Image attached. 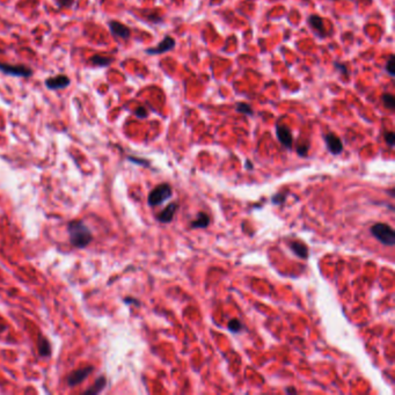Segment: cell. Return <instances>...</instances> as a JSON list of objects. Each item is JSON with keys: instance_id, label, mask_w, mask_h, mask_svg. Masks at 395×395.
I'll list each match as a JSON object with an SVG mask.
<instances>
[{"instance_id": "18", "label": "cell", "mask_w": 395, "mask_h": 395, "mask_svg": "<svg viewBox=\"0 0 395 395\" xmlns=\"http://www.w3.org/2000/svg\"><path fill=\"white\" fill-rule=\"evenodd\" d=\"M382 101H383L384 106H385L387 109L394 110V108H395V97H394L393 94L384 93L383 96H382Z\"/></svg>"}, {"instance_id": "22", "label": "cell", "mask_w": 395, "mask_h": 395, "mask_svg": "<svg viewBox=\"0 0 395 395\" xmlns=\"http://www.w3.org/2000/svg\"><path fill=\"white\" fill-rule=\"evenodd\" d=\"M309 150H310L309 144H300L298 145V148H297V153H298L300 157H306L307 153H309Z\"/></svg>"}, {"instance_id": "11", "label": "cell", "mask_w": 395, "mask_h": 395, "mask_svg": "<svg viewBox=\"0 0 395 395\" xmlns=\"http://www.w3.org/2000/svg\"><path fill=\"white\" fill-rule=\"evenodd\" d=\"M109 29L115 37L123 38V40H128L131 35L130 28L127 27L123 23L118 22V21H110Z\"/></svg>"}, {"instance_id": "29", "label": "cell", "mask_w": 395, "mask_h": 395, "mask_svg": "<svg viewBox=\"0 0 395 395\" xmlns=\"http://www.w3.org/2000/svg\"><path fill=\"white\" fill-rule=\"evenodd\" d=\"M250 163H251L250 161H247V162H246V167H248V169H251V168H253V166H251Z\"/></svg>"}, {"instance_id": "12", "label": "cell", "mask_w": 395, "mask_h": 395, "mask_svg": "<svg viewBox=\"0 0 395 395\" xmlns=\"http://www.w3.org/2000/svg\"><path fill=\"white\" fill-rule=\"evenodd\" d=\"M177 206H179V204H177V203H172V204H169L168 206H167V208L163 210V211L160 212L157 218H158V220H159L160 223H165V224L170 223L173 220L174 215H175V212H176V210H177Z\"/></svg>"}, {"instance_id": "8", "label": "cell", "mask_w": 395, "mask_h": 395, "mask_svg": "<svg viewBox=\"0 0 395 395\" xmlns=\"http://www.w3.org/2000/svg\"><path fill=\"white\" fill-rule=\"evenodd\" d=\"M175 44H176V42L173 37L166 36L158 45H157V47L148 49V50H146V54H149V55L165 54V52H167V51L173 50V49L175 48Z\"/></svg>"}, {"instance_id": "21", "label": "cell", "mask_w": 395, "mask_h": 395, "mask_svg": "<svg viewBox=\"0 0 395 395\" xmlns=\"http://www.w3.org/2000/svg\"><path fill=\"white\" fill-rule=\"evenodd\" d=\"M394 68H395V65H394V55H391L390 58H389V61H387V63H386V71L391 77L395 76Z\"/></svg>"}, {"instance_id": "19", "label": "cell", "mask_w": 395, "mask_h": 395, "mask_svg": "<svg viewBox=\"0 0 395 395\" xmlns=\"http://www.w3.org/2000/svg\"><path fill=\"white\" fill-rule=\"evenodd\" d=\"M236 110L237 111V113L243 114V115H248V116H253V115H254V110H253V108H251L250 104L244 103V102H239V103H237Z\"/></svg>"}, {"instance_id": "6", "label": "cell", "mask_w": 395, "mask_h": 395, "mask_svg": "<svg viewBox=\"0 0 395 395\" xmlns=\"http://www.w3.org/2000/svg\"><path fill=\"white\" fill-rule=\"evenodd\" d=\"M324 142H326L327 149L331 155L338 156L341 155L342 151H343V143H342L341 138L337 137L336 135L333 134V132H329V134L324 135Z\"/></svg>"}, {"instance_id": "20", "label": "cell", "mask_w": 395, "mask_h": 395, "mask_svg": "<svg viewBox=\"0 0 395 395\" xmlns=\"http://www.w3.org/2000/svg\"><path fill=\"white\" fill-rule=\"evenodd\" d=\"M229 329L230 331H232V333H240V331L243 329V324L240 322V320L232 319L229 322Z\"/></svg>"}, {"instance_id": "25", "label": "cell", "mask_w": 395, "mask_h": 395, "mask_svg": "<svg viewBox=\"0 0 395 395\" xmlns=\"http://www.w3.org/2000/svg\"><path fill=\"white\" fill-rule=\"evenodd\" d=\"M285 201V195L284 194H277L275 195L274 197H272V202L275 203V204H281Z\"/></svg>"}, {"instance_id": "7", "label": "cell", "mask_w": 395, "mask_h": 395, "mask_svg": "<svg viewBox=\"0 0 395 395\" xmlns=\"http://www.w3.org/2000/svg\"><path fill=\"white\" fill-rule=\"evenodd\" d=\"M276 135H277L278 141L281 142V144L284 148L291 150L293 144V137L292 132L290 129L284 124H277L276 125Z\"/></svg>"}, {"instance_id": "3", "label": "cell", "mask_w": 395, "mask_h": 395, "mask_svg": "<svg viewBox=\"0 0 395 395\" xmlns=\"http://www.w3.org/2000/svg\"><path fill=\"white\" fill-rule=\"evenodd\" d=\"M173 191L168 183L159 184L149 195V204L151 206H157L162 204L163 202L172 197Z\"/></svg>"}, {"instance_id": "9", "label": "cell", "mask_w": 395, "mask_h": 395, "mask_svg": "<svg viewBox=\"0 0 395 395\" xmlns=\"http://www.w3.org/2000/svg\"><path fill=\"white\" fill-rule=\"evenodd\" d=\"M70 82H71V80H70L68 76L59 75L56 77H51V78H48L45 80V86H47L49 89L52 90L64 89L70 85Z\"/></svg>"}, {"instance_id": "16", "label": "cell", "mask_w": 395, "mask_h": 395, "mask_svg": "<svg viewBox=\"0 0 395 395\" xmlns=\"http://www.w3.org/2000/svg\"><path fill=\"white\" fill-rule=\"evenodd\" d=\"M210 224V217L206 215L205 212H199L196 219L191 223V227L193 229H205Z\"/></svg>"}, {"instance_id": "10", "label": "cell", "mask_w": 395, "mask_h": 395, "mask_svg": "<svg viewBox=\"0 0 395 395\" xmlns=\"http://www.w3.org/2000/svg\"><path fill=\"white\" fill-rule=\"evenodd\" d=\"M307 22H309L310 27L316 31V34L317 36L321 38H324L328 35L326 31V28H324V22L323 19L316 14H313V15H310L309 19H307Z\"/></svg>"}, {"instance_id": "23", "label": "cell", "mask_w": 395, "mask_h": 395, "mask_svg": "<svg viewBox=\"0 0 395 395\" xmlns=\"http://www.w3.org/2000/svg\"><path fill=\"white\" fill-rule=\"evenodd\" d=\"M385 142L387 143V145H389L390 148H393L394 142H395L394 132H392V131L386 132V134H385Z\"/></svg>"}, {"instance_id": "15", "label": "cell", "mask_w": 395, "mask_h": 395, "mask_svg": "<svg viewBox=\"0 0 395 395\" xmlns=\"http://www.w3.org/2000/svg\"><path fill=\"white\" fill-rule=\"evenodd\" d=\"M38 345V354H40L41 357H49L51 355V345L50 342H49L47 338L41 336L40 340L37 342Z\"/></svg>"}, {"instance_id": "4", "label": "cell", "mask_w": 395, "mask_h": 395, "mask_svg": "<svg viewBox=\"0 0 395 395\" xmlns=\"http://www.w3.org/2000/svg\"><path fill=\"white\" fill-rule=\"evenodd\" d=\"M0 71L5 75L13 76V77H23V78H29L33 76V70L29 66L26 65H10L7 63L0 62Z\"/></svg>"}, {"instance_id": "5", "label": "cell", "mask_w": 395, "mask_h": 395, "mask_svg": "<svg viewBox=\"0 0 395 395\" xmlns=\"http://www.w3.org/2000/svg\"><path fill=\"white\" fill-rule=\"evenodd\" d=\"M93 371H94L93 366H86V368L75 370V371L71 372L68 376L66 383H68V385L70 387L79 385V384H81L83 380H85L87 377H88Z\"/></svg>"}, {"instance_id": "2", "label": "cell", "mask_w": 395, "mask_h": 395, "mask_svg": "<svg viewBox=\"0 0 395 395\" xmlns=\"http://www.w3.org/2000/svg\"><path fill=\"white\" fill-rule=\"evenodd\" d=\"M371 233L377 240H379L385 246L392 247L395 244V232L392 227L387 225V224H375L371 227Z\"/></svg>"}, {"instance_id": "17", "label": "cell", "mask_w": 395, "mask_h": 395, "mask_svg": "<svg viewBox=\"0 0 395 395\" xmlns=\"http://www.w3.org/2000/svg\"><path fill=\"white\" fill-rule=\"evenodd\" d=\"M89 61L92 62L94 65H96V66H104V68H106V66H109V65L111 64V63L114 62V58L107 57V56L94 55V56H92V57H90Z\"/></svg>"}, {"instance_id": "1", "label": "cell", "mask_w": 395, "mask_h": 395, "mask_svg": "<svg viewBox=\"0 0 395 395\" xmlns=\"http://www.w3.org/2000/svg\"><path fill=\"white\" fill-rule=\"evenodd\" d=\"M70 242L76 248H85L93 241V234L81 220H72L68 224Z\"/></svg>"}, {"instance_id": "24", "label": "cell", "mask_w": 395, "mask_h": 395, "mask_svg": "<svg viewBox=\"0 0 395 395\" xmlns=\"http://www.w3.org/2000/svg\"><path fill=\"white\" fill-rule=\"evenodd\" d=\"M135 115L136 116H137L138 118H146L148 117V115H149V113H148V110H146V108L145 107H138L137 109L135 110Z\"/></svg>"}, {"instance_id": "13", "label": "cell", "mask_w": 395, "mask_h": 395, "mask_svg": "<svg viewBox=\"0 0 395 395\" xmlns=\"http://www.w3.org/2000/svg\"><path fill=\"white\" fill-rule=\"evenodd\" d=\"M290 247H291L292 251L298 257L307 258V256H309V248H307L305 243L300 242V241H292V242L290 243Z\"/></svg>"}, {"instance_id": "14", "label": "cell", "mask_w": 395, "mask_h": 395, "mask_svg": "<svg viewBox=\"0 0 395 395\" xmlns=\"http://www.w3.org/2000/svg\"><path fill=\"white\" fill-rule=\"evenodd\" d=\"M107 385V379L104 376H100L99 378L95 380V383H94V385L88 389L87 391H85V394H97L100 392H102L104 390V387Z\"/></svg>"}, {"instance_id": "28", "label": "cell", "mask_w": 395, "mask_h": 395, "mask_svg": "<svg viewBox=\"0 0 395 395\" xmlns=\"http://www.w3.org/2000/svg\"><path fill=\"white\" fill-rule=\"evenodd\" d=\"M285 392H286V393H295V394H296V393H297V391H296L295 389H286V390H285Z\"/></svg>"}, {"instance_id": "27", "label": "cell", "mask_w": 395, "mask_h": 395, "mask_svg": "<svg viewBox=\"0 0 395 395\" xmlns=\"http://www.w3.org/2000/svg\"><path fill=\"white\" fill-rule=\"evenodd\" d=\"M5 329H6V324H5V322H3L2 319H0V333H1V331H3Z\"/></svg>"}, {"instance_id": "26", "label": "cell", "mask_w": 395, "mask_h": 395, "mask_svg": "<svg viewBox=\"0 0 395 395\" xmlns=\"http://www.w3.org/2000/svg\"><path fill=\"white\" fill-rule=\"evenodd\" d=\"M335 66H336V69L338 70V71H341L342 73H343V75H348V69H347V66H345L344 64H340V63H335Z\"/></svg>"}]
</instances>
